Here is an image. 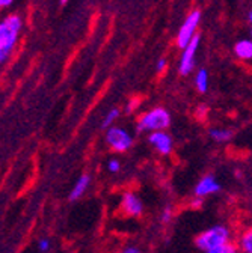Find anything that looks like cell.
<instances>
[{"mask_svg":"<svg viewBox=\"0 0 252 253\" xmlns=\"http://www.w3.org/2000/svg\"><path fill=\"white\" fill-rule=\"evenodd\" d=\"M23 27V21L18 15H8L0 21V63L9 59L18 35Z\"/></svg>","mask_w":252,"mask_h":253,"instance_id":"obj_1","label":"cell"},{"mask_svg":"<svg viewBox=\"0 0 252 253\" xmlns=\"http://www.w3.org/2000/svg\"><path fill=\"white\" fill-rule=\"evenodd\" d=\"M14 0H0V9H3V8H8L12 5Z\"/></svg>","mask_w":252,"mask_h":253,"instance_id":"obj_23","label":"cell"},{"mask_svg":"<svg viewBox=\"0 0 252 253\" xmlns=\"http://www.w3.org/2000/svg\"><path fill=\"white\" fill-rule=\"evenodd\" d=\"M251 38H252V30H251Z\"/></svg>","mask_w":252,"mask_h":253,"instance_id":"obj_26","label":"cell"},{"mask_svg":"<svg viewBox=\"0 0 252 253\" xmlns=\"http://www.w3.org/2000/svg\"><path fill=\"white\" fill-rule=\"evenodd\" d=\"M237 249L240 253H252V228L243 231L237 238Z\"/></svg>","mask_w":252,"mask_h":253,"instance_id":"obj_13","label":"cell"},{"mask_svg":"<svg viewBox=\"0 0 252 253\" xmlns=\"http://www.w3.org/2000/svg\"><path fill=\"white\" fill-rule=\"evenodd\" d=\"M220 192V182L213 175H204L194 188V196L198 198H208Z\"/></svg>","mask_w":252,"mask_h":253,"instance_id":"obj_8","label":"cell"},{"mask_svg":"<svg viewBox=\"0 0 252 253\" xmlns=\"http://www.w3.org/2000/svg\"><path fill=\"white\" fill-rule=\"evenodd\" d=\"M107 170L110 173H118L121 170V162L118 160V158H112V160L107 162Z\"/></svg>","mask_w":252,"mask_h":253,"instance_id":"obj_17","label":"cell"},{"mask_svg":"<svg viewBox=\"0 0 252 253\" xmlns=\"http://www.w3.org/2000/svg\"><path fill=\"white\" fill-rule=\"evenodd\" d=\"M119 115H121V110H119V109H116V107L110 109V110L104 115V118H103V122H101V126H103V128L107 130L109 126H112V125L118 121Z\"/></svg>","mask_w":252,"mask_h":253,"instance_id":"obj_15","label":"cell"},{"mask_svg":"<svg viewBox=\"0 0 252 253\" xmlns=\"http://www.w3.org/2000/svg\"><path fill=\"white\" fill-rule=\"evenodd\" d=\"M119 253H144L142 252V249L141 247H138V246H127V247H124Z\"/></svg>","mask_w":252,"mask_h":253,"instance_id":"obj_20","label":"cell"},{"mask_svg":"<svg viewBox=\"0 0 252 253\" xmlns=\"http://www.w3.org/2000/svg\"><path fill=\"white\" fill-rule=\"evenodd\" d=\"M38 249H40V252H47L49 249H50V241L49 240H41L40 243H38Z\"/></svg>","mask_w":252,"mask_h":253,"instance_id":"obj_21","label":"cell"},{"mask_svg":"<svg viewBox=\"0 0 252 253\" xmlns=\"http://www.w3.org/2000/svg\"><path fill=\"white\" fill-rule=\"evenodd\" d=\"M248 20H249V23L252 24V9L249 11V14H248Z\"/></svg>","mask_w":252,"mask_h":253,"instance_id":"obj_24","label":"cell"},{"mask_svg":"<svg viewBox=\"0 0 252 253\" xmlns=\"http://www.w3.org/2000/svg\"><path fill=\"white\" fill-rule=\"evenodd\" d=\"M234 54L240 60H252V38L237 41L234 45Z\"/></svg>","mask_w":252,"mask_h":253,"instance_id":"obj_11","label":"cell"},{"mask_svg":"<svg viewBox=\"0 0 252 253\" xmlns=\"http://www.w3.org/2000/svg\"><path fill=\"white\" fill-rule=\"evenodd\" d=\"M89 184H91V176L83 173L82 176H79V179L76 181L74 187L71 188V193H70V201H77L80 199L85 193L86 190L89 188Z\"/></svg>","mask_w":252,"mask_h":253,"instance_id":"obj_10","label":"cell"},{"mask_svg":"<svg viewBox=\"0 0 252 253\" xmlns=\"http://www.w3.org/2000/svg\"><path fill=\"white\" fill-rule=\"evenodd\" d=\"M208 134L217 143H227L233 137V131L230 128H224V126H213V128H210Z\"/></svg>","mask_w":252,"mask_h":253,"instance_id":"obj_12","label":"cell"},{"mask_svg":"<svg viewBox=\"0 0 252 253\" xmlns=\"http://www.w3.org/2000/svg\"><path fill=\"white\" fill-rule=\"evenodd\" d=\"M239 253H240V252H239Z\"/></svg>","mask_w":252,"mask_h":253,"instance_id":"obj_27","label":"cell"},{"mask_svg":"<svg viewBox=\"0 0 252 253\" xmlns=\"http://www.w3.org/2000/svg\"><path fill=\"white\" fill-rule=\"evenodd\" d=\"M171 220H172V208L166 207L160 214V221H162V223H169Z\"/></svg>","mask_w":252,"mask_h":253,"instance_id":"obj_18","label":"cell"},{"mask_svg":"<svg viewBox=\"0 0 252 253\" xmlns=\"http://www.w3.org/2000/svg\"><path fill=\"white\" fill-rule=\"evenodd\" d=\"M166 67H168V59L166 57H160L159 60H157V63H155V71L157 73H163L166 70Z\"/></svg>","mask_w":252,"mask_h":253,"instance_id":"obj_19","label":"cell"},{"mask_svg":"<svg viewBox=\"0 0 252 253\" xmlns=\"http://www.w3.org/2000/svg\"><path fill=\"white\" fill-rule=\"evenodd\" d=\"M202 204H204V199H202V198H198V196H195V198L192 199V202H191L192 208H200Z\"/></svg>","mask_w":252,"mask_h":253,"instance_id":"obj_22","label":"cell"},{"mask_svg":"<svg viewBox=\"0 0 252 253\" xmlns=\"http://www.w3.org/2000/svg\"><path fill=\"white\" fill-rule=\"evenodd\" d=\"M204 253H239V249H237V244H234L231 241V243H227L222 246H217L214 249H210Z\"/></svg>","mask_w":252,"mask_h":253,"instance_id":"obj_16","label":"cell"},{"mask_svg":"<svg viewBox=\"0 0 252 253\" xmlns=\"http://www.w3.org/2000/svg\"><path fill=\"white\" fill-rule=\"evenodd\" d=\"M200 42H201L200 35H197L184 48H181V56H180V62H178V71L181 76H189L194 71Z\"/></svg>","mask_w":252,"mask_h":253,"instance_id":"obj_6","label":"cell"},{"mask_svg":"<svg viewBox=\"0 0 252 253\" xmlns=\"http://www.w3.org/2000/svg\"><path fill=\"white\" fill-rule=\"evenodd\" d=\"M148 142L152 146V149L157 151L160 155H169L174 149V139L166 130L150 133Z\"/></svg>","mask_w":252,"mask_h":253,"instance_id":"obj_7","label":"cell"},{"mask_svg":"<svg viewBox=\"0 0 252 253\" xmlns=\"http://www.w3.org/2000/svg\"><path fill=\"white\" fill-rule=\"evenodd\" d=\"M200 23H201V12L200 11H192L184 18L183 24L178 29V34H177V45L180 48H184L198 35Z\"/></svg>","mask_w":252,"mask_h":253,"instance_id":"obj_5","label":"cell"},{"mask_svg":"<svg viewBox=\"0 0 252 253\" xmlns=\"http://www.w3.org/2000/svg\"><path fill=\"white\" fill-rule=\"evenodd\" d=\"M60 2H62V3H67V2H68V0H60Z\"/></svg>","mask_w":252,"mask_h":253,"instance_id":"obj_25","label":"cell"},{"mask_svg":"<svg viewBox=\"0 0 252 253\" xmlns=\"http://www.w3.org/2000/svg\"><path fill=\"white\" fill-rule=\"evenodd\" d=\"M233 241V231L225 225H214L205 231H202L195 238V246L204 253L210 249L222 246Z\"/></svg>","mask_w":252,"mask_h":253,"instance_id":"obj_2","label":"cell"},{"mask_svg":"<svg viewBox=\"0 0 252 253\" xmlns=\"http://www.w3.org/2000/svg\"><path fill=\"white\" fill-rule=\"evenodd\" d=\"M106 143L115 152H125L133 146V134L124 126L112 125L106 131Z\"/></svg>","mask_w":252,"mask_h":253,"instance_id":"obj_4","label":"cell"},{"mask_svg":"<svg viewBox=\"0 0 252 253\" xmlns=\"http://www.w3.org/2000/svg\"><path fill=\"white\" fill-rule=\"evenodd\" d=\"M208 84H210V77H208L207 70H204V68L198 70L195 74V86H197L198 92L205 93L208 90Z\"/></svg>","mask_w":252,"mask_h":253,"instance_id":"obj_14","label":"cell"},{"mask_svg":"<svg viewBox=\"0 0 252 253\" xmlns=\"http://www.w3.org/2000/svg\"><path fill=\"white\" fill-rule=\"evenodd\" d=\"M121 210L130 217H141L144 214V202L136 193L125 192L121 198Z\"/></svg>","mask_w":252,"mask_h":253,"instance_id":"obj_9","label":"cell"},{"mask_svg":"<svg viewBox=\"0 0 252 253\" xmlns=\"http://www.w3.org/2000/svg\"><path fill=\"white\" fill-rule=\"evenodd\" d=\"M171 125V113L163 107H154L141 115L138 119V131L139 133H152L166 130Z\"/></svg>","mask_w":252,"mask_h":253,"instance_id":"obj_3","label":"cell"}]
</instances>
